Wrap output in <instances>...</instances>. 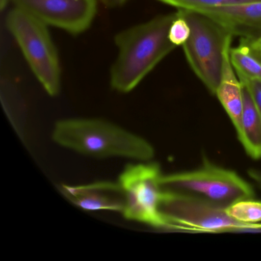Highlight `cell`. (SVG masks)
<instances>
[{"label":"cell","instance_id":"1","mask_svg":"<svg viewBox=\"0 0 261 261\" xmlns=\"http://www.w3.org/2000/svg\"><path fill=\"white\" fill-rule=\"evenodd\" d=\"M176 15V12L160 15L116 35L118 54L110 71L113 90L130 92L177 48L169 39V27Z\"/></svg>","mask_w":261,"mask_h":261},{"label":"cell","instance_id":"2","mask_svg":"<svg viewBox=\"0 0 261 261\" xmlns=\"http://www.w3.org/2000/svg\"><path fill=\"white\" fill-rule=\"evenodd\" d=\"M53 139L62 147L96 158L123 157L148 162L153 147L145 139L100 119H66L56 122Z\"/></svg>","mask_w":261,"mask_h":261},{"label":"cell","instance_id":"3","mask_svg":"<svg viewBox=\"0 0 261 261\" xmlns=\"http://www.w3.org/2000/svg\"><path fill=\"white\" fill-rule=\"evenodd\" d=\"M160 185L164 192L222 209L254 197L253 187L236 172L207 161L195 170L162 175Z\"/></svg>","mask_w":261,"mask_h":261},{"label":"cell","instance_id":"4","mask_svg":"<svg viewBox=\"0 0 261 261\" xmlns=\"http://www.w3.org/2000/svg\"><path fill=\"white\" fill-rule=\"evenodd\" d=\"M6 25L47 94L51 97L59 95L62 88V66L48 27L15 7L7 13Z\"/></svg>","mask_w":261,"mask_h":261},{"label":"cell","instance_id":"5","mask_svg":"<svg viewBox=\"0 0 261 261\" xmlns=\"http://www.w3.org/2000/svg\"><path fill=\"white\" fill-rule=\"evenodd\" d=\"M190 27L189 39L182 45L188 63L197 77L215 95L224 65V53L233 36L204 13L177 10Z\"/></svg>","mask_w":261,"mask_h":261},{"label":"cell","instance_id":"6","mask_svg":"<svg viewBox=\"0 0 261 261\" xmlns=\"http://www.w3.org/2000/svg\"><path fill=\"white\" fill-rule=\"evenodd\" d=\"M160 211L166 221V230L199 233L261 232V223L241 222L230 217L226 209L164 191Z\"/></svg>","mask_w":261,"mask_h":261},{"label":"cell","instance_id":"7","mask_svg":"<svg viewBox=\"0 0 261 261\" xmlns=\"http://www.w3.org/2000/svg\"><path fill=\"white\" fill-rule=\"evenodd\" d=\"M163 174L156 163L128 165L119 178L125 195L122 214L126 219L144 223L155 228L166 229L160 211Z\"/></svg>","mask_w":261,"mask_h":261},{"label":"cell","instance_id":"8","mask_svg":"<svg viewBox=\"0 0 261 261\" xmlns=\"http://www.w3.org/2000/svg\"><path fill=\"white\" fill-rule=\"evenodd\" d=\"M13 7L48 27L79 36L89 30L97 13V0H10Z\"/></svg>","mask_w":261,"mask_h":261},{"label":"cell","instance_id":"9","mask_svg":"<svg viewBox=\"0 0 261 261\" xmlns=\"http://www.w3.org/2000/svg\"><path fill=\"white\" fill-rule=\"evenodd\" d=\"M63 195L74 205L85 211L123 212L125 195L120 183L98 181L84 186L61 187Z\"/></svg>","mask_w":261,"mask_h":261},{"label":"cell","instance_id":"10","mask_svg":"<svg viewBox=\"0 0 261 261\" xmlns=\"http://www.w3.org/2000/svg\"><path fill=\"white\" fill-rule=\"evenodd\" d=\"M196 11L221 24L233 36L250 40L261 36V1Z\"/></svg>","mask_w":261,"mask_h":261},{"label":"cell","instance_id":"11","mask_svg":"<svg viewBox=\"0 0 261 261\" xmlns=\"http://www.w3.org/2000/svg\"><path fill=\"white\" fill-rule=\"evenodd\" d=\"M230 45L231 43L227 45L224 53L222 72L215 95L238 131L241 126L244 110V92L242 84L230 62Z\"/></svg>","mask_w":261,"mask_h":261},{"label":"cell","instance_id":"12","mask_svg":"<svg viewBox=\"0 0 261 261\" xmlns=\"http://www.w3.org/2000/svg\"><path fill=\"white\" fill-rule=\"evenodd\" d=\"M243 92L244 110L241 126L237 134L247 155L253 160H259L261 159V116L244 85Z\"/></svg>","mask_w":261,"mask_h":261},{"label":"cell","instance_id":"13","mask_svg":"<svg viewBox=\"0 0 261 261\" xmlns=\"http://www.w3.org/2000/svg\"><path fill=\"white\" fill-rule=\"evenodd\" d=\"M230 59L241 82L261 79V48L241 39L236 48H230Z\"/></svg>","mask_w":261,"mask_h":261},{"label":"cell","instance_id":"14","mask_svg":"<svg viewBox=\"0 0 261 261\" xmlns=\"http://www.w3.org/2000/svg\"><path fill=\"white\" fill-rule=\"evenodd\" d=\"M160 2L175 7L177 10H203L220 8L247 3L259 2L261 0H158Z\"/></svg>","mask_w":261,"mask_h":261},{"label":"cell","instance_id":"15","mask_svg":"<svg viewBox=\"0 0 261 261\" xmlns=\"http://www.w3.org/2000/svg\"><path fill=\"white\" fill-rule=\"evenodd\" d=\"M228 215L241 222L257 224L261 222V201L241 200L226 209Z\"/></svg>","mask_w":261,"mask_h":261},{"label":"cell","instance_id":"16","mask_svg":"<svg viewBox=\"0 0 261 261\" xmlns=\"http://www.w3.org/2000/svg\"><path fill=\"white\" fill-rule=\"evenodd\" d=\"M176 13V17L169 27V39L175 46H182L190 36V27L178 10Z\"/></svg>","mask_w":261,"mask_h":261},{"label":"cell","instance_id":"17","mask_svg":"<svg viewBox=\"0 0 261 261\" xmlns=\"http://www.w3.org/2000/svg\"><path fill=\"white\" fill-rule=\"evenodd\" d=\"M241 82L247 88L256 110L261 116V79H251Z\"/></svg>","mask_w":261,"mask_h":261},{"label":"cell","instance_id":"18","mask_svg":"<svg viewBox=\"0 0 261 261\" xmlns=\"http://www.w3.org/2000/svg\"><path fill=\"white\" fill-rule=\"evenodd\" d=\"M99 4L105 6L107 8L116 9L123 7L128 0H97Z\"/></svg>","mask_w":261,"mask_h":261},{"label":"cell","instance_id":"19","mask_svg":"<svg viewBox=\"0 0 261 261\" xmlns=\"http://www.w3.org/2000/svg\"><path fill=\"white\" fill-rule=\"evenodd\" d=\"M247 173H248L249 177L254 181L258 188L261 189V171L251 169H249Z\"/></svg>","mask_w":261,"mask_h":261},{"label":"cell","instance_id":"20","mask_svg":"<svg viewBox=\"0 0 261 261\" xmlns=\"http://www.w3.org/2000/svg\"><path fill=\"white\" fill-rule=\"evenodd\" d=\"M10 4V0H0V10L1 11H4Z\"/></svg>","mask_w":261,"mask_h":261},{"label":"cell","instance_id":"21","mask_svg":"<svg viewBox=\"0 0 261 261\" xmlns=\"http://www.w3.org/2000/svg\"><path fill=\"white\" fill-rule=\"evenodd\" d=\"M247 40L251 42L253 45H256V46L259 47V48H261V36L260 37L257 38V39H253V40H250V39H247Z\"/></svg>","mask_w":261,"mask_h":261}]
</instances>
